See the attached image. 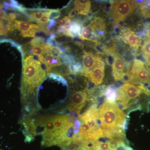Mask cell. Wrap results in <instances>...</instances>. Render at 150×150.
Returning a JSON list of instances; mask_svg holds the SVG:
<instances>
[{"label":"cell","instance_id":"cell-22","mask_svg":"<svg viewBox=\"0 0 150 150\" xmlns=\"http://www.w3.org/2000/svg\"><path fill=\"white\" fill-rule=\"evenodd\" d=\"M3 8L4 5L0 4V20L7 21V22L8 21V15L7 14L5 11L3 10Z\"/></svg>","mask_w":150,"mask_h":150},{"label":"cell","instance_id":"cell-23","mask_svg":"<svg viewBox=\"0 0 150 150\" xmlns=\"http://www.w3.org/2000/svg\"><path fill=\"white\" fill-rule=\"evenodd\" d=\"M61 16V11L59 10H53L50 16V20H53L59 18Z\"/></svg>","mask_w":150,"mask_h":150},{"label":"cell","instance_id":"cell-13","mask_svg":"<svg viewBox=\"0 0 150 150\" xmlns=\"http://www.w3.org/2000/svg\"><path fill=\"white\" fill-rule=\"evenodd\" d=\"M50 10L46 8H24L22 13L27 16L31 21L37 23L46 13Z\"/></svg>","mask_w":150,"mask_h":150},{"label":"cell","instance_id":"cell-26","mask_svg":"<svg viewBox=\"0 0 150 150\" xmlns=\"http://www.w3.org/2000/svg\"><path fill=\"white\" fill-rule=\"evenodd\" d=\"M77 11L74 8H73L71 10L69 13V15L68 17L70 18H74L75 16L76 15Z\"/></svg>","mask_w":150,"mask_h":150},{"label":"cell","instance_id":"cell-24","mask_svg":"<svg viewBox=\"0 0 150 150\" xmlns=\"http://www.w3.org/2000/svg\"><path fill=\"white\" fill-rule=\"evenodd\" d=\"M71 19L69 17L65 16L63 18L59 21L58 23L60 27H63L68 21H70Z\"/></svg>","mask_w":150,"mask_h":150},{"label":"cell","instance_id":"cell-16","mask_svg":"<svg viewBox=\"0 0 150 150\" xmlns=\"http://www.w3.org/2000/svg\"><path fill=\"white\" fill-rule=\"evenodd\" d=\"M74 8L78 12V15L86 16L90 11L91 2L88 0L75 1Z\"/></svg>","mask_w":150,"mask_h":150},{"label":"cell","instance_id":"cell-8","mask_svg":"<svg viewBox=\"0 0 150 150\" xmlns=\"http://www.w3.org/2000/svg\"><path fill=\"white\" fill-rule=\"evenodd\" d=\"M15 29L19 30L22 36L24 38L34 37L36 33L38 31H42L46 33H48V28L46 26L18 20L15 21L12 25V31Z\"/></svg>","mask_w":150,"mask_h":150},{"label":"cell","instance_id":"cell-5","mask_svg":"<svg viewBox=\"0 0 150 150\" xmlns=\"http://www.w3.org/2000/svg\"><path fill=\"white\" fill-rule=\"evenodd\" d=\"M138 3L135 1H113L108 16L113 19V25H118L133 14Z\"/></svg>","mask_w":150,"mask_h":150},{"label":"cell","instance_id":"cell-9","mask_svg":"<svg viewBox=\"0 0 150 150\" xmlns=\"http://www.w3.org/2000/svg\"><path fill=\"white\" fill-rule=\"evenodd\" d=\"M54 46L48 44L46 51L43 55L38 56V60L46 66L47 74L51 73L54 68L62 66V63L59 55L54 52Z\"/></svg>","mask_w":150,"mask_h":150},{"label":"cell","instance_id":"cell-11","mask_svg":"<svg viewBox=\"0 0 150 150\" xmlns=\"http://www.w3.org/2000/svg\"><path fill=\"white\" fill-rule=\"evenodd\" d=\"M112 76L115 81L122 82L124 74H126V64L123 58L115 54L114 56V61L112 65Z\"/></svg>","mask_w":150,"mask_h":150},{"label":"cell","instance_id":"cell-25","mask_svg":"<svg viewBox=\"0 0 150 150\" xmlns=\"http://www.w3.org/2000/svg\"><path fill=\"white\" fill-rule=\"evenodd\" d=\"M7 31L2 22L0 21V35H6Z\"/></svg>","mask_w":150,"mask_h":150},{"label":"cell","instance_id":"cell-19","mask_svg":"<svg viewBox=\"0 0 150 150\" xmlns=\"http://www.w3.org/2000/svg\"><path fill=\"white\" fill-rule=\"evenodd\" d=\"M139 8L141 14L144 17L150 18V1H143L140 4Z\"/></svg>","mask_w":150,"mask_h":150},{"label":"cell","instance_id":"cell-4","mask_svg":"<svg viewBox=\"0 0 150 150\" xmlns=\"http://www.w3.org/2000/svg\"><path fill=\"white\" fill-rule=\"evenodd\" d=\"M116 104L121 110H127L129 105L140 97L143 93H146L147 89L144 84L131 82L122 85L117 89Z\"/></svg>","mask_w":150,"mask_h":150},{"label":"cell","instance_id":"cell-1","mask_svg":"<svg viewBox=\"0 0 150 150\" xmlns=\"http://www.w3.org/2000/svg\"><path fill=\"white\" fill-rule=\"evenodd\" d=\"M37 113L21 120L25 142H32L36 136L41 135L42 146H58L63 149L72 142L75 135L74 123L77 118L74 112L43 115H37Z\"/></svg>","mask_w":150,"mask_h":150},{"label":"cell","instance_id":"cell-20","mask_svg":"<svg viewBox=\"0 0 150 150\" xmlns=\"http://www.w3.org/2000/svg\"><path fill=\"white\" fill-rule=\"evenodd\" d=\"M142 50L144 54L150 55V35H148L144 39Z\"/></svg>","mask_w":150,"mask_h":150},{"label":"cell","instance_id":"cell-7","mask_svg":"<svg viewBox=\"0 0 150 150\" xmlns=\"http://www.w3.org/2000/svg\"><path fill=\"white\" fill-rule=\"evenodd\" d=\"M129 75L131 82L140 83L150 84V73L144 62L135 59Z\"/></svg>","mask_w":150,"mask_h":150},{"label":"cell","instance_id":"cell-15","mask_svg":"<svg viewBox=\"0 0 150 150\" xmlns=\"http://www.w3.org/2000/svg\"><path fill=\"white\" fill-rule=\"evenodd\" d=\"M79 38L82 40H87L92 42L99 41V38L95 30L90 24L82 28Z\"/></svg>","mask_w":150,"mask_h":150},{"label":"cell","instance_id":"cell-10","mask_svg":"<svg viewBox=\"0 0 150 150\" xmlns=\"http://www.w3.org/2000/svg\"><path fill=\"white\" fill-rule=\"evenodd\" d=\"M121 26V25H120ZM121 26L120 37L121 40L131 48H138L142 46V40L131 30Z\"/></svg>","mask_w":150,"mask_h":150},{"label":"cell","instance_id":"cell-3","mask_svg":"<svg viewBox=\"0 0 150 150\" xmlns=\"http://www.w3.org/2000/svg\"><path fill=\"white\" fill-rule=\"evenodd\" d=\"M98 111L102 130H111L117 127L123 129L126 115L119 109L116 102H110L105 99Z\"/></svg>","mask_w":150,"mask_h":150},{"label":"cell","instance_id":"cell-21","mask_svg":"<svg viewBox=\"0 0 150 150\" xmlns=\"http://www.w3.org/2000/svg\"><path fill=\"white\" fill-rule=\"evenodd\" d=\"M54 9H50L47 13L45 14L37 22L38 24L41 26H45L46 24H48L50 21V16L52 12Z\"/></svg>","mask_w":150,"mask_h":150},{"label":"cell","instance_id":"cell-12","mask_svg":"<svg viewBox=\"0 0 150 150\" xmlns=\"http://www.w3.org/2000/svg\"><path fill=\"white\" fill-rule=\"evenodd\" d=\"M97 56L83 50L82 55L83 70L79 74L88 77L90 73L95 67Z\"/></svg>","mask_w":150,"mask_h":150},{"label":"cell","instance_id":"cell-17","mask_svg":"<svg viewBox=\"0 0 150 150\" xmlns=\"http://www.w3.org/2000/svg\"><path fill=\"white\" fill-rule=\"evenodd\" d=\"M117 89L113 85H110L105 88L104 95L105 99L111 103L116 102L117 97Z\"/></svg>","mask_w":150,"mask_h":150},{"label":"cell","instance_id":"cell-27","mask_svg":"<svg viewBox=\"0 0 150 150\" xmlns=\"http://www.w3.org/2000/svg\"><path fill=\"white\" fill-rule=\"evenodd\" d=\"M145 62L147 66L150 68V55H145L143 54Z\"/></svg>","mask_w":150,"mask_h":150},{"label":"cell","instance_id":"cell-18","mask_svg":"<svg viewBox=\"0 0 150 150\" xmlns=\"http://www.w3.org/2000/svg\"><path fill=\"white\" fill-rule=\"evenodd\" d=\"M90 24L93 28L95 31L104 30L105 31L106 25V19L100 17H95Z\"/></svg>","mask_w":150,"mask_h":150},{"label":"cell","instance_id":"cell-14","mask_svg":"<svg viewBox=\"0 0 150 150\" xmlns=\"http://www.w3.org/2000/svg\"><path fill=\"white\" fill-rule=\"evenodd\" d=\"M105 67V66L96 65L95 67L91 70L89 75V79L92 82L97 86L101 84L103 81Z\"/></svg>","mask_w":150,"mask_h":150},{"label":"cell","instance_id":"cell-2","mask_svg":"<svg viewBox=\"0 0 150 150\" xmlns=\"http://www.w3.org/2000/svg\"><path fill=\"white\" fill-rule=\"evenodd\" d=\"M21 86L22 118L37 113V96L38 89L46 77L41 63L29 55L23 60Z\"/></svg>","mask_w":150,"mask_h":150},{"label":"cell","instance_id":"cell-6","mask_svg":"<svg viewBox=\"0 0 150 150\" xmlns=\"http://www.w3.org/2000/svg\"><path fill=\"white\" fill-rule=\"evenodd\" d=\"M93 103L88 98L85 91L71 90L66 109L69 112H74L78 116L86 111Z\"/></svg>","mask_w":150,"mask_h":150}]
</instances>
